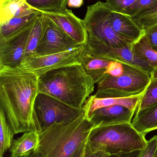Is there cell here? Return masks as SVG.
Here are the masks:
<instances>
[{
  "label": "cell",
  "mask_w": 157,
  "mask_h": 157,
  "mask_svg": "<svg viewBox=\"0 0 157 157\" xmlns=\"http://www.w3.org/2000/svg\"><path fill=\"white\" fill-rule=\"evenodd\" d=\"M131 17L143 30L157 25V2Z\"/></svg>",
  "instance_id": "25"
},
{
  "label": "cell",
  "mask_w": 157,
  "mask_h": 157,
  "mask_svg": "<svg viewBox=\"0 0 157 157\" xmlns=\"http://www.w3.org/2000/svg\"><path fill=\"white\" fill-rule=\"evenodd\" d=\"M157 103V79L151 78L148 86L142 96L135 112L145 109Z\"/></svg>",
  "instance_id": "26"
},
{
  "label": "cell",
  "mask_w": 157,
  "mask_h": 157,
  "mask_svg": "<svg viewBox=\"0 0 157 157\" xmlns=\"http://www.w3.org/2000/svg\"><path fill=\"white\" fill-rule=\"evenodd\" d=\"M132 49L138 58L148 63L154 70L157 67V51L150 46L145 34L133 44Z\"/></svg>",
  "instance_id": "21"
},
{
  "label": "cell",
  "mask_w": 157,
  "mask_h": 157,
  "mask_svg": "<svg viewBox=\"0 0 157 157\" xmlns=\"http://www.w3.org/2000/svg\"><path fill=\"white\" fill-rule=\"evenodd\" d=\"M157 150V136L147 141L146 145L142 150L140 157H154Z\"/></svg>",
  "instance_id": "29"
},
{
  "label": "cell",
  "mask_w": 157,
  "mask_h": 157,
  "mask_svg": "<svg viewBox=\"0 0 157 157\" xmlns=\"http://www.w3.org/2000/svg\"><path fill=\"white\" fill-rule=\"evenodd\" d=\"M131 125L137 132L144 136L157 130V103L135 112Z\"/></svg>",
  "instance_id": "19"
},
{
  "label": "cell",
  "mask_w": 157,
  "mask_h": 157,
  "mask_svg": "<svg viewBox=\"0 0 157 157\" xmlns=\"http://www.w3.org/2000/svg\"><path fill=\"white\" fill-rule=\"evenodd\" d=\"M43 14L73 40L79 44H86L87 33L83 20L77 17L72 10L67 9L61 13Z\"/></svg>",
  "instance_id": "12"
},
{
  "label": "cell",
  "mask_w": 157,
  "mask_h": 157,
  "mask_svg": "<svg viewBox=\"0 0 157 157\" xmlns=\"http://www.w3.org/2000/svg\"><path fill=\"white\" fill-rule=\"evenodd\" d=\"M43 15L44 29L42 37L37 48L36 56L61 53L84 45L78 44L73 40L46 15Z\"/></svg>",
  "instance_id": "10"
},
{
  "label": "cell",
  "mask_w": 157,
  "mask_h": 157,
  "mask_svg": "<svg viewBox=\"0 0 157 157\" xmlns=\"http://www.w3.org/2000/svg\"><path fill=\"white\" fill-rule=\"evenodd\" d=\"M88 139L79 147L72 157H84Z\"/></svg>",
  "instance_id": "33"
},
{
  "label": "cell",
  "mask_w": 157,
  "mask_h": 157,
  "mask_svg": "<svg viewBox=\"0 0 157 157\" xmlns=\"http://www.w3.org/2000/svg\"><path fill=\"white\" fill-rule=\"evenodd\" d=\"M151 78L157 79V67L154 69V71L151 74Z\"/></svg>",
  "instance_id": "36"
},
{
  "label": "cell",
  "mask_w": 157,
  "mask_h": 157,
  "mask_svg": "<svg viewBox=\"0 0 157 157\" xmlns=\"http://www.w3.org/2000/svg\"><path fill=\"white\" fill-rule=\"evenodd\" d=\"M37 11L29 7L26 0H0V24L14 17L29 15Z\"/></svg>",
  "instance_id": "18"
},
{
  "label": "cell",
  "mask_w": 157,
  "mask_h": 157,
  "mask_svg": "<svg viewBox=\"0 0 157 157\" xmlns=\"http://www.w3.org/2000/svg\"><path fill=\"white\" fill-rule=\"evenodd\" d=\"M123 64L124 71L119 76L106 74L98 83L94 96L98 98H124L143 94L150 83V74L130 64Z\"/></svg>",
  "instance_id": "5"
},
{
  "label": "cell",
  "mask_w": 157,
  "mask_h": 157,
  "mask_svg": "<svg viewBox=\"0 0 157 157\" xmlns=\"http://www.w3.org/2000/svg\"><path fill=\"white\" fill-rule=\"evenodd\" d=\"M68 0H26L29 7L43 13H61L66 9Z\"/></svg>",
  "instance_id": "22"
},
{
  "label": "cell",
  "mask_w": 157,
  "mask_h": 157,
  "mask_svg": "<svg viewBox=\"0 0 157 157\" xmlns=\"http://www.w3.org/2000/svg\"><path fill=\"white\" fill-rule=\"evenodd\" d=\"M111 10L104 2L88 6L83 23L87 36L113 47L132 46L120 37L112 28L110 20Z\"/></svg>",
  "instance_id": "6"
},
{
  "label": "cell",
  "mask_w": 157,
  "mask_h": 157,
  "mask_svg": "<svg viewBox=\"0 0 157 157\" xmlns=\"http://www.w3.org/2000/svg\"><path fill=\"white\" fill-rule=\"evenodd\" d=\"M154 157H157V150L156 151V152L155 154V156Z\"/></svg>",
  "instance_id": "38"
},
{
  "label": "cell",
  "mask_w": 157,
  "mask_h": 157,
  "mask_svg": "<svg viewBox=\"0 0 157 157\" xmlns=\"http://www.w3.org/2000/svg\"><path fill=\"white\" fill-rule=\"evenodd\" d=\"M144 30L150 46L157 51V25L146 29Z\"/></svg>",
  "instance_id": "30"
},
{
  "label": "cell",
  "mask_w": 157,
  "mask_h": 157,
  "mask_svg": "<svg viewBox=\"0 0 157 157\" xmlns=\"http://www.w3.org/2000/svg\"><path fill=\"white\" fill-rule=\"evenodd\" d=\"M138 0H106V3L111 11L124 13L126 10Z\"/></svg>",
  "instance_id": "27"
},
{
  "label": "cell",
  "mask_w": 157,
  "mask_h": 157,
  "mask_svg": "<svg viewBox=\"0 0 157 157\" xmlns=\"http://www.w3.org/2000/svg\"><path fill=\"white\" fill-rule=\"evenodd\" d=\"M95 83L81 64L50 71L39 77L38 94L44 93L77 109H83Z\"/></svg>",
  "instance_id": "2"
},
{
  "label": "cell",
  "mask_w": 157,
  "mask_h": 157,
  "mask_svg": "<svg viewBox=\"0 0 157 157\" xmlns=\"http://www.w3.org/2000/svg\"><path fill=\"white\" fill-rule=\"evenodd\" d=\"M142 150H137L129 153H121L115 155H108L106 157H140Z\"/></svg>",
  "instance_id": "32"
},
{
  "label": "cell",
  "mask_w": 157,
  "mask_h": 157,
  "mask_svg": "<svg viewBox=\"0 0 157 157\" xmlns=\"http://www.w3.org/2000/svg\"><path fill=\"white\" fill-rule=\"evenodd\" d=\"M145 136L137 132L131 123L99 125L93 127L88 138L86 152H103L109 155L142 150Z\"/></svg>",
  "instance_id": "4"
},
{
  "label": "cell",
  "mask_w": 157,
  "mask_h": 157,
  "mask_svg": "<svg viewBox=\"0 0 157 157\" xmlns=\"http://www.w3.org/2000/svg\"><path fill=\"white\" fill-rule=\"evenodd\" d=\"M143 94L124 98H98L91 95L87 99L83 107L85 115L89 120L93 113L96 110L115 105H122L136 112Z\"/></svg>",
  "instance_id": "15"
},
{
  "label": "cell",
  "mask_w": 157,
  "mask_h": 157,
  "mask_svg": "<svg viewBox=\"0 0 157 157\" xmlns=\"http://www.w3.org/2000/svg\"><path fill=\"white\" fill-rule=\"evenodd\" d=\"M43 29L44 15L41 13L36 20L29 36L25 52V58L37 55V48L42 37Z\"/></svg>",
  "instance_id": "23"
},
{
  "label": "cell",
  "mask_w": 157,
  "mask_h": 157,
  "mask_svg": "<svg viewBox=\"0 0 157 157\" xmlns=\"http://www.w3.org/2000/svg\"><path fill=\"white\" fill-rule=\"evenodd\" d=\"M34 109L42 129L53 124L68 123L84 113L83 108L76 109L44 93L38 94Z\"/></svg>",
  "instance_id": "7"
},
{
  "label": "cell",
  "mask_w": 157,
  "mask_h": 157,
  "mask_svg": "<svg viewBox=\"0 0 157 157\" xmlns=\"http://www.w3.org/2000/svg\"><path fill=\"white\" fill-rule=\"evenodd\" d=\"M110 20L115 32L128 43L134 44L145 34V30L129 15L111 11Z\"/></svg>",
  "instance_id": "14"
},
{
  "label": "cell",
  "mask_w": 157,
  "mask_h": 157,
  "mask_svg": "<svg viewBox=\"0 0 157 157\" xmlns=\"http://www.w3.org/2000/svg\"><path fill=\"white\" fill-rule=\"evenodd\" d=\"M86 46L88 50L91 54L100 58L130 64L150 74L154 71L148 63L135 55L133 51L132 46L112 47L87 36Z\"/></svg>",
  "instance_id": "9"
},
{
  "label": "cell",
  "mask_w": 157,
  "mask_h": 157,
  "mask_svg": "<svg viewBox=\"0 0 157 157\" xmlns=\"http://www.w3.org/2000/svg\"><path fill=\"white\" fill-rule=\"evenodd\" d=\"M86 51V44L61 53L26 57L19 67L40 77L50 71L80 64Z\"/></svg>",
  "instance_id": "8"
},
{
  "label": "cell",
  "mask_w": 157,
  "mask_h": 157,
  "mask_svg": "<svg viewBox=\"0 0 157 157\" xmlns=\"http://www.w3.org/2000/svg\"><path fill=\"white\" fill-rule=\"evenodd\" d=\"M38 79L19 67L0 66V107L14 134L42 130L34 109Z\"/></svg>",
  "instance_id": "1"
},
{
  "label": "cell",
  "mask_w": 157,
  "mask_h": 157,
  "mask_svg": "<svg viewBox=\"0 0 157 157\" xmlns=\"http://www.w3.org/2000/svg\"><path fill=\"white\" fill-rule=\"evenodd\" d=\"M41 13V12L37 11L29 15L14 17L0 24V42L9 39L32 25Z\"/></svg>",
  "instance_id": "17"
},
{
  "label": "cell",
  "mask_w": 157,
  "mask_h": 157,
  "mask_svg": "<svg viewBox=\"0 0 157 157\" xmlns=\"http://www.w3.org/2000/svg\"><path fill=\"white\" fill-rule=\"evenodd\" d=\"M14 135L3 110L0 107V157H3L7 149H10Z\"/></svg>",
  "instance_id": "24"
},
{
  "label": "cell",
  "mask_w": 157,
  "mask_h": 157,
  "mask_svg": "<svg viewBox=\"0 0 157 157\" xmlns=\"http://www.w3.org/2000/svg\"><path fill=\"white\" fill-rule=\"evenodd\" d=\"M112 61L100 58L87 51L81 59L80 64L88 75L97 84L107 74Z\"/></svg>",
  "instance_id": "16"
},
{
  "label": "cell",
  "mask_w": 157,
  "mask_h": 157,
  "mask_svg": "<svg viewBox=\"0 0 157 157\" xmlns=\"http://www.w3.org/2000/svg\"><path fill=\"white\" fill-rule=\"evenodd\" d=\"M84 0H68L67 6L70 7L79 8L83 5Z\"/></svg>",
  "instance_id": "34"
},
{
  "label": "cell",
  "mask_w": 157,
  "mask_h": 157,
  "mask_svg": "<svg viewBox=\"0 0 157 157\" xmlns=\"http://www.w3.org/2000/svg\"><path fill=\"white\" fill-rule=\"evenodd\" d=\"M108 154L103 152H87L85 151L84 157H106Z\"/></svg>",
  "instance_id": "35"
},
{
  "label": "cell",
  "mask_w": 157,
  "mask_h": 157,
  "mask_svg": "<svg viewBox=\"0 0 157 157\" xmlns=\"http://www.w3.org/2000/svg\"><path fill=\"white\" fill-rule=\"evenodd\" d=\"M35 22L9 39L0 42V66H20L25 59L27 42Z\"/></svg>",
  "instance_id": "11"
},
{
  "label": "cell",
  "mask_w": 157,
  "mask_h": 157,
  "mask_svg": "<svg viewBox=\"0 0 157 157\" xmlns=\"http://www.w3.org/2000/svg\"><path fill=\"white\" fill-rule=\"evenodd\" d=\"M123 64L118 61H112L107 71V74L112 76H119L123 73Z\"/></svg>",
  "instance_id": "31"
},
{
  "label": "cell",
  "mask_w": 157,
  "mask_h": 157,
  "mask_svg": "<svg viewBox=\"0 0 157 157\" xmlns=\"http://www.w3.org/2000/svg\"><path fill=\"white\" fill-rule=\"evenodd\" d=\"M39 144V133L31 132L24 133L19 138L14 140L10 150V157H22L36 152Z\"/></svg>",
  "instance_id": "20"
},
{
  "label": "cell",
  "mask_w": 157,
  "mask_h": 157,
  "mask_svg": "<svg viewBox=\"0 0 157 157\" xmlns=\"http://www.w3.org/2000/svg\"><path fill=\"white\" fill-rule=\"evenodd\" d=\"M93 127L84 113L68 123L53 124L39 133L36 152L41 157H72L88 138Z\"/></svg>",
  "instance_id": "3"
},
{
  "label": "cell",
  "mask_w": 157,
  "mask_h": 157,
  "mask_svg": "<svg viewBox=\"0 0 157 157\" xmlns=\"http://www.w3.org/2000/svg\"><path fill=\"white\" fill-rule=\"evenodd\" d=\"M157 0H138L128 8L124 13L132 16L156 2Z\"/></svg>",
  "instance_id": "28"
},
{
  "label": "cell",
  "mask_w": 157,
  "mask_h": 157,
  "mask_svg": "<svg viewBox=\"0 0 157 157\" xmlns=\"http://www.w3.org/2000/svg\"><path fill=\"white\" fill-rule=\"evenodd\" d=\"M135 111L120 105H111L95 111L89 121L94 127L123 123H131Z\"/></svg>",
  "instance_id": "13"
},
{
  "label": "cell",
  "mask_w": 157,
  "mask_h": 157,
  "mask_svg": "<svg viewBox=\"0 0 157 157\" xmlns=\"http://www.w3.org/2000/svg\"><path fill=\"white\" fill-rule=\"evenodd\" d=\"M22 157H41V156L39 154L35 152L32 153V154H30V155H29Z\"/></svg>",
  "instance_id": "37"
}]
</instances>
